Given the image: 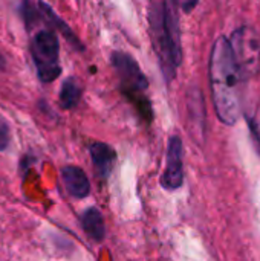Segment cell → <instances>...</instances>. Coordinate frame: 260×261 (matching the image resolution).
Here are the masks:
<instances>
[{
    "label": "cell",
    "mask_w": 260,
    "mask_h": 261,
    "mask_svg": "<svg viewBox=\"0 0 260 261\" xmlns=\"http://www.w3.org/2000/svg\"><path fill=\"white\" fill-rule=\"evenodd\" d=\"M241 81L230 38L219 37L210 55V87L216 115L227 125H234L241 118Z\"/></svg>",
    "instance_id": "cell-1"
},
{
    "label": "cell",
    "mask_w": 260,
    "mask_h": 261,
    "mask_svg": "<svg viewBox=\"0 0 260 261\" xmlns=\"http://www.w3.org/2000/svg\"><path fill=\"white\" fill-rule=\"evenodd\" d=\"M176 9L178 8L172 0H164L153 3L149 11L155 52L158 55L159 66L167 83H170L176 76V69L182 60L179 20Z\"/></svg>",
    "instance_id": "cell-2"
},
{
    "label": "cell",
    "mask_w": 260,
    "mask_h": 261,
    "mask_svg": "<svg viewBox=\"0 0 260 261\" xmlns=\"http://www.w3.org/2000/svg\"><path fill=\"white\" fill-rule=\"evenodd\" d=\"M230 44L242 81L254 78L260 70L259 32L251 26H241L231 34Z\"/></svg>",
    "instance_id": "cell-3"
},
{
    "label": "cell",
    "mask_w": 260,
    "mask_h": 261,
    "mask_svg": "<svg viewBox=\"0 0 260 261\" xmlns=\"http://www.w3.org/2000/svg\"><path fill=\"white\" fill-rule=\"evenodd\" d=\"M31 55L37 67L38 78L43 83H52L61 73L60 43L55 32L43 29L37 32L31 43Z\"/></svg>",
    "instance_id": "cell-4"
},
{
    "label": "cell",
    "mask_w": 260,
    "mask_h": 261,
    "mask_svg": "<svg viewBox=\"0 0 260 261\" xmlns=\"http://www.w3.org/2000/svg\"><path fill=\"white\" fill-rule=\"evenodd\" d=\"M110 60H112V66L118 72L124 86L132 87L136 92H146L149 89V81L132 55L121 50H113Z\"/></svg>",
    "instance_id": "cell-5"
},
{
    "label": "cell",
    "mask_w": 260,
    "mask_h": 261,
    "mask_svg": "<svg viewBox=\"0 0 260 261\" xmlns=\"http://www.w3.org/2000/svg\"><path fill=\"white\" fill-rule=\"evenodd\" d=\"M184 184V164H182V141L179 136L169 139L166 170L161 176V185L169 190H178Z\"/></svg>",
    "instance_id": "cell-6"
},
{
    "label": "cell",
    "mask_w": 260,
    "mask_h": 261,
    "mask_svg": "<svg viewBox=\"0 0 260 261\" xmlns=\"http://www.w3.org/2000/svg\"><path fill=\"white\" fill-rule=\"evenodd\" d=\"M89 153L92 158V164L95 168V173L101 179H107L115 167L116 153L115 150L104 142H93L89 147Z\"/></svg>",
    "instance_id": "cell-7"
},
{
    "label": "cell",
    "mask_w": 260,
    "mask_h": 261,
    "mask_svg": "<svg viewBox=\"0 0 260 261\" xmlns=\"http://www.w3.org/2000/svg\"><path fill=\"white\" fill-rule=\"evenodd\" d=\"M61 179L66 187V191L75 197V199H84L90 193V182L86 176V173L75 167V165H67L61 170Z\"/></svg>",
    "instance_id": "cell-8"
},
{
    "label": "cell",
    "mask_w": 260,
    "mask_h": 261,
    "mask_svg": "<svg viewBox=\"0 0 260 261\" xmlns=\"http://www.w3.org/2000/svg\"><path fill=\"white\" fill-rule=\"evenodd\" d=\"M81 226L93 242H103L106 237V225L103 214L97 208H87L81 216Z\"/></svg>",
    "instance_id": "cell-9"
},
{
    "label": "cell",
    "mask_w": 260,
    "mask_h": 261,
    "mask_svg": "<svg viewBox=\"0 0 260 261\" xmlns=\"http://www.w3.org/2000/svg\"><path fill=\"white\" fill-rule=\"evenodd\" d=\"M81 98V87H80V83L74 78V76H69L67 80H64L61 89H60V106L66 110L69 109H74L78 101Z\"/></svg>",
    "instance_id": "cell-10"
},
{
    "label": "cell",
    "mask_w": 260,
    "mask_h": 261,
    "mask_svg": "<svg viewBox=\"0 0 260 261\" xmlns=\"http://www.w3.org/2000/svg\"><path fill=\"white\" fill-rule=\"evenodd\" d=\"M40 8H41V11H43V12H46V15H48V18L51 20V23H54V26H55L58 31H61V32H63V35H64L70 43H72V46H75L78 50H83V44L78 41V38L75 37V34L67 28V24H66L64 21H61V20L54 14V11H52L46 3L40 2Z\"/></svg>",
    "instance_id": "cell-11"
},
{
    "label": "cell",
    "mask_w": 260,
    "mask_h": 261,
    "mask_svg": "<svg viewBox=\"0 0 260 261\" xmlns=\"http://www.w3.org/2000/svg\"><path fill=\"white\" fill-rule=\"evenodd\" d=\"M247 121H248V125H250V132H251V136H253V141L257 147L260 153V104L256 106L248 115H247Z\"/></svg>",
    "instance_id": "cell-12"
},
{
    "label": "cell",
    "mask_w": 260,
    "mask_h": 261,
    "mask_svg": "<svg viewBox=\"0 0 260 261\" xmlns=\"http://www.w3.org/2000/svg\"><path fill=\"white\" fill-rule=\"evenodd\" d=\"M9 144V127L5 121L0 119V151L6 150Z\"/></svg>",
    "instance_id": "cell-13"
},
{
    "label": "cell",
    "mask_w": 260,
    "mask_h": 261,
    "mask_svg": "<svg viewBox=\"0 0 260 261\" xmlns=\"http://www.w3.org/2000/svg\"><path fill=\"white\" fill-rule=\"evenodd\" d=\"M173 3H175V6L178 8V9H181L182 12H192L195 8H196V5L199 3V0H172Z\"/></svg>",
    "instance_id": "cell-14"
},
{
    "label": "cell",
    "mask_w": 260,
    "mask_h": 261,
    "mask_svg": "<svg viewBox=\"0 0 260 261\" xmlns=\"http://www.w3.org/2000/svg\"><path fill=\"white\" fill-rule=\"evenodd\" d=\"M5 67V60H3V57L0 55V69H3Z\"/></svg>",
    "instance_id": "cell-15"
}]
</instances>
